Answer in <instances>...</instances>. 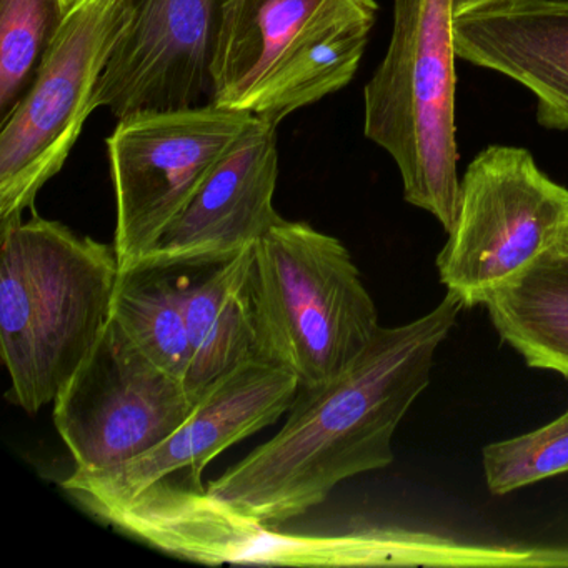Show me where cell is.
Instances as JSON below:
<instances>
[{"label":"cell","instance_id":"18","mask_svg":"<svg viewBox=\"0 0 568 568\" xmlns=\"http://www.w3.org/2000/svg\"><path fill=\"white\" fill-rule=\"evenodd\" d=\"M74 0H0V122L34 81Z\"/></svg>","mask_w":568,"mask_h":568},{"label":"cell","instance_id":"10","mask_svg":"<svg viewBox=\"0 0 568 568\" xmlns=\"http://www.w3.org/2000/svg\"><path fill=\"white\" fill-rule=\"evenodd\" d=\"M181 378L155 365L111 318L54 400V425L79 470L141 457L195 408Z\"/></svg>","mask_w":568,"mask_h":568},{"label":"cell","instance_id":"6","mask_svg":"<svg viewBox=\"0 0 568 568\" xmlns=\"http://www.w3.org/2000/svg\"><path fill=\"white\" fill-rule=\"evenodd\" d=\"M454 0H395L384 61L364 91V134L400 172L404 199L450 234L460 202Z\"/></svg>","mask_w":568,"mask_h":568},{"label":"cell","instance_id":"20","mask_svg":"<svg viewBox=\"0 0 568 568\" xmlns=\"http://www.w3.org/2000/svg\"><path fill=\"white\" fill-rule=\"evenodd\" d=\"M514 2H518V0H454V16L455 18H462V16L471 14V12L514 4Z\"/></svg>","mask_w":568,"mask_h":568},{"label":"cell","instance_id":"13","mask_svg":"<svg viewBox=\"0 0 568 568\" xmlns=\"http://www.w3.org/2000/svg\"><path fill=\"white\" fill-rule=\"evenodd\" d=\"M277 179V128L257 119L139 268L215 267L254 247L282 221Z\"/></svg>","mask_w":568,"mask_h":568},{"label":"cell","instance_id":"21","mask_svg":"<svg viewBox=\"0 0 568 568\" xmlns=\"http://www.w3.org/2000/svg\"><path fill=\"white\" fill-rule=\"evenodd\" d=\"M557 251L568 255V227L567 231H565L564 237H561L560 244H558Z\"/></svg>","mask_w":568,"mask_h":568},{"label":"cell","instance_id":"8","mask_svg":"<svg viewBox=\"0 0 568 568\" xmlns=\"http://www.w3.org/2000/svg\"><path fill=\"white\" fill-rule=\"evenodd\" d=\"M129 28L118 0H74L68 19L0 129V224L21 219L59 174L95 111L99 82Z\"/></svg>","mask_w":568,"mask_h":568},{"label":"cell","instance_id":"4","mask_svg":"<svg viewBox=\"0 0 568 568\" xmlns=\"http://www.w3.org/2000/svg\"><path fill=\"white\" fill-rule=\"evenodd\" d=\"M375 0H222L209 102L278 128L351 84Z\"/></svg>","mask_w":568,"mask_h":568},{"label":"cell","instance_id":"5","mask_svg":"<svg viewBox=\"0 0 568 568\" xmlns=\"http://www.w3.org/2000/svg\"><path fill=\"white\" fill-rule=\"evenodd\" d=\"M255 354L318 387L374 341L378 311L351 252L305 222L282 219L252 248Z\"/></svg>","mask_w":568,"mask_h":568},{"label":"cell","instance_id":"1","mask_svg":"<svg viewBox=\"0 0 568 568\" xmlns=\"http://www.w3.org/2000/svg\"><path fill=\"white\" fill-rule=\"evenodd\" d=\"M464 304H440L398 327H381L338 377L301 387L275 437L232 465L207 491L247 520L278 527L318 507L347 478L394 462L395 430L430 384L435 354Z\"/></svg>","mask_w":568,"mask_h":568},{"label":"cell","instance_id":"16","mask_svg":"<svg viewBox=\"0 0 568 568\" xmlns=\"http://www.w3.org/2000/svg\"><path fill=\"white\" fill-rule=\"evenodd\" d=\"M485 307L501 341L530 367L568 378V255L548 252Z\"/></svg>","mask_w":568,"mask_h":568},{"label":"cell","instance_id":"15","mask_svg":"<svg viewBox=\"0 0 568 568\" xmlns=\"http://www.w3.org/2000/svg\"><path fill=\"white\" fill-rule=\"evenodd\" d=\"M252 248L192 284H182L192 362L184 385L197 404L205 390L242 362L257 357L248 301Z\"/></svg>","mask_w":568,"mask_h":568},{"label":"cell","instance_id":"3","mask_svg":"<svg viewBox=\"0 0 568 568\" xmlns=\"http://www.w3.org/2000/svg\"><path fill=\"white\" fill-rule=\"evenodd\" d=\"M89 514L158 550L199 564L285 567H488L494 545L428 531L357 528L341 534H287L247 520L215 500L204 485L162 478L124 501Z\"/></svg>","mask_w":568,"mask_h":568},{"label":"cell","instance_id":"2","mask_svg":"<svg viewBox=\"0 0 568 568\" xmlns=\"http://www.w3.org/2000/svg\"><path fill=\"white\" fill-rule=\"evenodd\" d=\"M0 254L8 400L36 414L58 398L111 321L118 252L34 215L0 224Z\"/></svg>","mask_w":568,"mask_h":568},{"label":"cell","instance_id":"17","mask_svg":"<svg viewBox=\"0 0 568 568\" xmlns=\"http://www.w3.org/2000/svg\"><path fill=\"white\" fill-rule=\"evenodd\" d=\"M169 272H121L112 297L111 318L155 365L184 382L191 368L192 345L182 282Z\"/></svg>","mask_w":568,"mask_h":568},{"label":"cell","instance_id":"19","mask_svg":"<svg viewBox=\"0 0 568 568\" xmlns=\"http://www.w3.org/2000/svg\"><path fill=\"white\" fill-rule=\"evenodd\" d=\"M485 481L494 495L510 494L568 471V408L545 427L481 450Z\"/></svg>","mask_w":568,"mask_h":568},{"label":"cell","instance_id":"14","mask_svg":"<svg viewBox=\"0 0 568 568\" xmlns=\"http://www.w3.org/2000/svg\"><path fill=\"white\" fill-rule=\"evenodd\" d=\"M457 58L520 84L537 121L568 131V0H518L454 19Z\"/></svg>","mask_w":568,"mask_h":568},{"label":"cell","instance_id":"7","mask_svg":"<svg viewBox=\"0 0 568 568\" xmlns=\"http://www.w3.org/2000/svg\"><path fill=\"white\" fill-rule=\"evenodd\" d=\"M568 227V189L520 148L490 145L460 179L457 222L437 255L438 278L465 308L487 304Z\"/></svg>","mask_w":568,"mask_h":568},{"label":"cell","instance_id":"9","mask_svg":"<svg viewBox=\"0 0 568 568\" xmlns=\"http://www.w3.org/2000/svg\"><path fill=\"white\" fill-rule=\"evenodd\" d=\"M255 121L214 102L119 119L108 151L121 272L141 267Z\"/></svg>","mask_w":568,"mask_h":568},{"label":"cell","instance_id":"11","mask_svg":"<svg viewBox=\"0 0 568 568\" xmlns=\"http://www.w3.org/2000/svg\"><path fill=\"white\" fill-rule=\"evenodd\" d=\"M301 382L287 368L261 357L242 362L199 398L191 417L141 457L101 471L75 468L62 484L89 510L141 494L162 478L202 485L204 468L222 452L275 424L287 414Z\"/></svg>","mask_w":568,"mask_h":568},{"label":"cell","instance_id":"12","mask_svg":"<svg viewBox=\"0 0 568 568\" xmlns=\"http://www.w3.org/2000/svg\"><path fill=\"white\" fill-rule=\"evenodd\" d=\"M129 14L95 92L118 119L174 111L211 99V65L222 0H118Z\"/></svg>","mask_w":568,"mask_h":568}]
</instances>
